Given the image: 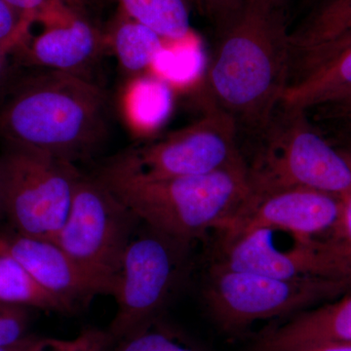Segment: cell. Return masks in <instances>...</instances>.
Here are the masks:
<instances>
[{
  "label": "cell",
  "mask_w": 351,
  "mask_h": 351,
  "mask_svg": "<svg viewBox=\"0 0 351 351\" xmlns=\"http://www.w3.org/2000/svg\"><path fill=\"white\" fill-rule=\"evenodd\" d=\"M348 292L345 283L332 279L277 278L228 269L216 261L208 271L204 301L217 325L234 335L258 321L301 313Z\"/></svg>",
  "instance_id": "5b68a950"
},
{
  "label": "cell",
  "mask_w": 351,
  "mask_h": 351,
  "mask_svg": "<svg viewBox=\"0 0 351 351\" xmlns=\"http://www.w3.org/2000/svg\"><path fill=\"white\" fill-rule=\"evenodd\" d=\"M96 177L141 221L189 244L212 230L228 232L252 195L248 168L145 179L104 166Z\"/></svg>",
  "instance_id": "3957f363"
},
{
  "label": "cell",
  "mask_w": 351,
  "mask_h": 351,
  "mask_svg": "<svg viewBox=\"0 0 351 351\" xmlns=\"http://www.w3.org/2000/svg\"><path fill=\"white\" fill-rule=\"evenodd\" d=\"M341 199L308 189H284L254 193L234 225L223 233L230 239L257 228L282 230L297 241L322 239L336 228Z\"/></svg>",
  "instance_id": "30bf717a"
},
{
  "label": "cell",
  "mask_w": 351,
  "mask_h": 351,
  "mask_svg": "<svg viewBox=\"0 0 351 351\" xmlns=\"http://www.w3.org/2000/svg\"><path fill=\"white\" fill-rule=\"evenodd\" d=\"M314 262L351 255V191L341 198L338 223L328 237L307 242Z\"/></svg>",
  "instance_id": "7402d4cb"
},
{
  "label": "cell",
  "mask_w": 351,
  "mask_h": 351,
  "mask_svg": "<svg viewBox=\"0 0 351 351\" xmlns=\"http://www.w3.org/2000/svg\"><path fill=\"white\" fill-rule=\"evenodd\" d=\"M338 343H351V291L267 330L251 351H304Z\"/></svg>",
  "instance_id": "5bb4252c"
},
{
  "label": "cell",
  "mask_w": 351,
  "mask_h": 351,
  "mask_svg": "<svg viewBox=\"0 0 351 351\" xmlns=\"http://www.w3.org/2000/svg\"><path fill=\"white\" fill-rule=\"evenodd\" d=\"M350 29L351 0H327L302 29L290 36L291 50L301 54Z\"/></svg>",
  "instance_id": "d6986e66"
},
{
  "label": "cell",
  "mask_w": 351,
  "mask_h": 351,
  "mask_svg": "<svg viewBox=\"0 0 351 351\" xmlns=\"http://www.w3.org/2000/svg\"><path fill=\"white\" fill-rule=\"evenodd\" d=\"M274 233L269 228H257L223 239V254L217 262L228 269L277 278L311 276L297 247L281 250L274 241Z\"/></svg>",
  "instance_id": "9a60e30c"
},
{
  "label": "cell",
  "mask_w": 351,
  "mask_h": 351,
  "mask_svg": "<svg viewBox=\"0 0 351 351\" xmlns=\"http://www.w3.org/2000/svg\"><path fill=\"white\" fill-rule=\"evenodd\" d=\"M9 51L0 47V91L6 86L10 77V64H9Z\"/></svg>",
  "instance_id": "f546056e"
},
{
  "label": "cell",
  "mask_w": 351,
  "mask_h": 351,
  "mask_svg": "<svg viewBox=\"0 0 351 351\" xmlns=\"http://www.w3.org/2000/svg\"><path fill=\"white\" fill-rule=\"evenodd\" d=\"M269 1L270 3H271V5L274 7V8H276L277 10L282 12V8L288 0H269Z\"/></svg>",
  "instance_id": "836d02e7"
},
{
  "label": "cell",
  "mask_w": 351,
  "mask_h": 351,
  "mask_svg": "<svg viewBox=\"0 0 351 351\" xmlns=\"http://www.w3.org/2000/svg\"><path fill=\"white\" fill-rule=\"evenodd\" d=\"M343 149V151L345 152L348 156L351 157V138L350 142H348V145H346V147H343V149Z\"/></svg>",
  "instance_id": "e575fe53"
},
{
  "label": "cell",
  "mask_w": 351,
  "mask_h": 351,
  "mask_svg": "<svg viewBox=\"0 0 351 351\" xmlns=\"http://www.w3.org/2000/svg\"><path fill=\"white\" fill-rule=\"evenodd\" d=\"M107 92L76 73L48 71L25 80L0 107V137L75 164L94 156L108 132Z\"/></svg>",
  "instance_id": "7a4b0ae2"
},
{
  "label": "cell",
  "mask_w": 351,
  "mask_h": 351,
  "mask_svg": "<svg viewBox=\"0 0 351 351\" xmlns=\"http://www.w3.org/2000/svg\"><path fill=\"white\" fill-rule=\"evenodd\" d=\"M0 250L15 258L32 278L73 313L87 306L100 288L54 240L27 237L16 232L0 233Z\"/></svg>",
  "instance_id": "8fae6325"
},
{
  "label": "cell",
  "mask_w": 351,
  "mask_h": 351,
  "mask_svg": "<svg viewBox=\"0 0 351 351\" xmlns=\"http://www.w3.org/2000/svg\"><path fill=\"white\" fill-rule=\"evenodd\" d=\"M189 245L141 221L113 286L117 308L107 330L112 343L158 319L186 269Z\"/></svg>",
  "instance_id": "9c48e42d"
},
{
  "label": "cell",
  "mask_w": 351,
  "mask_h": 351,
  "mask_svg": "<svg viewBox=\"0 0 351 351\" xmlns=\"http://www.w3.org/2000/svg\"><path fill=\"white\" fill-rule=\"evenodd\" d=\"M114 351H200L158 319L117 341Z\"/></svg>",
  "instance_id": "44dd1931"
},
{
  "label": "cell",
  "mask_w": 351,
  "mask_h": 351,
  "mask_svg": "<svg viewBox=\"0 0 351 351\" xmlns=\"http://www.w3.org/2000/svg\"><path fill=\"white\" fill-rule=\"evenodd\" d=\"M27 307L0 302V346L15 345L27 338Z\"/></svg>",
  "instance_id": "484cf974"
},
{
  "label": "cell",
  "mask_w": 351,
  "mask_h": 351,
  "mask_svg": "<svg viewBox=\"0 0 351 351\" xmlns=\"http://www.w3.org/2000/svg\"><path fill=\"white\" fill-rule=\"evenodd\" d=\"M112 343L108 331L87 328L73 339H34L27 351H106Z\"/></svg>",
  "instance_id": "603a6c76"
},
{
  "label": "cell",
  "mask_w": 351,
  "mask_h": 351,
  "mask_svg": "<svg viewBox=\"0 0 351 351\" xmlns=\"http://www.w3.org/2000/svg\"><path fill=\"white\" fill-rule=\"evenodd\" d=\"M351 88V29L291 58L281 108L307 110Z\"/></svg>",
  "instance_id": "7c38bea8"
},
{
  "label": "cell",
  "mask_w": 351,
  "mask_h": 351,
  "mask_svg": "<svg viewBox=\"0 0 351 351\" xmlns=\"http://www.w3.org/2000/svg\"><path fill=\"white\" fill-rule=\"evenodd\" d=\"M105 39L77 12L44 25L36 38H27L16 50L25 61L49 71L82 75L101 53Z\"/></svg>",
  "instance_id": "4fadbf2b"
},
{
  "label": "cell",
  "mask_w": 351,
  "mask_h": 351,
  "mask_svg": "<svg viewBox=\"0 0 351 351\" xmlns=\"http://www.w3.org/2000/svg\"><path fill=\"white\" fill-rule=\"evenodd\" d=\"M346 121L350 122V123L351 124V117H350V119H348V120H346Z\"/></svg>",
  "instance_id": "74e56055"
},
{
  "label": "cell",
  "mask_w": 351,
  "mask_h": 351,
  "mask_svg": "<svg viewBox=\"0 0 351 351\" xmlns=\"http://www.w3.org/2000/svg\"><path fill=\"white\" fill-rule=\"evenodd\" d=\"M281 108V107H280ZM283 110L265 131L249 178L254 193L308 189L343 198L351 191V157L313 128L306 110Z\"/></svg>",
  "instance_id": "277c9868"
},
{
  "label": "cell",
  "mask_w": 351,
  "mask_h": 351,
  "mask_svg": "<svg viewBox=\"0 0 351 351\" xmlns=\"http://www.w3.org/2000/svg\"><path fill=\"white\" fill-rule=\"evenodd\" d=\"M16 12L32 24L50 22L68 12L71 7L63 0H4Z\"/></svg>",
  "instance_id": "d4e9b609"
},
{
  "label": "cell",
  "mask_w": 351,
  "mask_h": 351,
  "mask_svg": "<svg viewBox=\"0 0 351 351\" xmlns=\"http://www.w3.org/2000/svg\"><path fill=\"white\" fill-rule=\"evenodd\" d=\"M80 174L75 164L7 145L0 156L2 214L14 232L55 240L68 219Z\"/></svg>",
  "instance_id": "8992f818"
},
{
  "label": "cell",
  "mask_w": 351,
  "mask_h": 351,
  "mask_svg": "<svg viewBox=\"0 0 351 351\" xmlns=\"http://www.w3.org/2000/svg\"><path fill=\"white\" fill-rule=\"evenodd\" d=\"M34 338H25L12 346H0V351H27L31 348Z\"/></svg>",
  "instance_id": "1f68e13d"
},
{
  "label": "cell",
  "mask_w": 351,
  "mask_h": 351,
  "mask_svg": "<svg viewBox=\"0 0 351 351\" xmlns=\"http://www.w3.org/2000/svg\"><path fill=\"white\" fill-rule=\"evenodd\" d=\"M32 23L0 0V47L13 53L29 36Z\"/></svg>",
  "instance_id": "cb8c5ba5"
},
{
  "label": "cell",
  "mask_w": 351,
  "mask_h": 351,
  "mask_svg": "<svg viewBox=\"0 0 351 351\" xmlns=\"http://www.w3.org/2000/svg\"><path fill=\"white\" fill-rule=\"evenodd\" d=\"M317 108H321L328 117L346 121L351 117V88L337 95Z\"/></svg>",
  "instance_id": "83f0119b"
},
{
  "label": "cell",
  "mask_w": 351,
  "mask_h": 351,
  "mask_svg": "<svg viewBox=\"0 0 351 351\" xmlns=\"http://www.w3.org/2000/svg\"><path fill=\"white\" fill-rule=\"evenodd\" d=\"M108 39L122 68L135 75L152 68L167 43L125 15L114 25Z\"/></svg>",
  "instance_id": "2e32d148"
},
{
  "label": "cell",
  "mask_w": 351,
  "mask_h": 351,
  "mask_svg": "<svg viewBox=\"0 0 351 351\" xmlns=\"http://www.w3.org/2000/svg\"><path fill=\"white\" fill-rule=\"evenodd\" d=\"M131 121L145 130L160 125L170 113L172 95L169 87L158 78H138L131 84L126 97Z\"/></svg>",
  "instance_id": "ffe728a7"
},
{
  "label": "cell",
  "mask_w": 351,
  "mask_h": 351,
  "mask_svg": "<svg viewBox=\"0 0 351 351\" xmlns=\"http://www.w3.org/2000/svg\"><path fill=\"white\" fill-rule=\"evenodd\" d=\"M304 351H351V343H327Z\"/></svg>",
  "instance_id": "4dcf8cb0"
},
{
  "label": "cell",
  "mask_w": 351,
  "mask_h": 351,
  "mask_svg": "<svg viewBox=\"0 0 351 351\" xmlns=\"http://www.w3.org/2000/svg\"><path fill=\"white\" fill-rule=\"evenodd\" d=\"M0 302L69 313L59 300L46 292L15 258L3 250H0Z\"/></svg>",
  "instance_id": "ac0fdd59"
},
{
  "label": "cell",
  "mask_w": 351,
  "mask_h": 351,
  "mask_svg": "<svg viewBox=\"0 0 351 351\" xmlns=\"http://www.w3.org/2000/svg\"><path fill=\"white\" fill-rule=\"evenodd\" d=\"M316 0H306V3H313Z\"/></svg>",
  "instance_id": "8d00e7d4"
},
{
  "label": "cell",
  "mask_w": 351,
  "mask_h": 351,
  "mask_svg": "<svg viewBox=\"0 0 351 351\" xmlns=\"http://www.w3.org/2000/svg\"><path fill=\"white\" fill-rule=\"evenodd\" d=\"M140 223L96 176L80 174L68 219L54 241L103 295H112L124 252Z\"/></svg>",
  "instance_id": "52a82bcc"
},
{
  "label": "cell",
  "mask_w": 351,
  "mask_h": 351,
  "mask_svg": "<svg viewBox=\"0 0 351 351\" xmlns=\"http://www.w3.org/2000/svg\"><path fill=\"white\" fill-rule=\"evenodd\" d=\"M320 269L323 277L341 281L351 291V255L322 261Z\"/></svg>",
  "instance_id": "4316f807"
},
{
  "label": "cell",
  "mask_w": 351,
  "mask_h": 351,
  "mask_svg": "<svg viewBox=\"0 0 351 351\" xmlns=\"http://www.w3.org/2000/svg\"><path fill=\"white\" fill-rule=\"evenodd\" d=\"M239 125L225 110L207 104L201 119L160 140L132 147L108 168L145 179L191 177L248 168L237 145Z\"/></svg>",
  "instance_id": "ba28073f"
},
{
  "label": "cell",
  "mask_w": 351,
  "mask_h": 351,
  "mask_svg": "<svg viewBox=\"0 0 351 351\" xmlns=\"http://www.w3.org/2000/svg\"><path fill=\"white\" fill-rule=\"evenodd\" d=\"M1 186H0V216H2Z\"/></svg>",
  "instance_id": "d590c367"
},
{
  "label": "cell",
  "mask_w": 351,
  "mask_h": 351,
  "mask_svg": "<svg viewBox=\"0 0 351 351\" xmlns=\"http://www.w3.org/2000/svg\"><path fill=\"white\" fill-rule=\"evenodd\" d=\"M63 1L66 5H69L71 8H73V10H75L76 12L80 11V7L82 6L83 3V0H63Z\"/></svg>",
  "instance_id": "d6a6232c"
},
{
  "label": "cell",
  "mask_w": 351,
  "mask_h": 351,
  "mask_svg": "<svg viewBox=\"0 0 351 351\" xmlns=\"http://www.w3.org/2000/svg\"><path fill=\"white\" fill-rule=\"evenodd\" d=\"M208 71L210 101L237 125L265 133L281 107L291 68L290 36L269 0H242Z\"/></svg>",
  "instance_id": "6da1fadb"
},
{
  "label": "cell",
  "mask_w": 351,
  "mask_h": 351,
  "mask_svg": "<svg viewBox=\"0 0 351 351\" xmlns=\"http://www.w3.org/2000/svg\"><path fill=\"white\" fill-rule=\"evenodd\" d=\"M124 15L158 34L167 43L184 40L191 34L186 0H117Z\"/></svg>",
  "instance_id": "e0dca14e"
},
{
  "label": "cell",
  "mask_w": 351,
  "mask_h": 351,
  "mask_svg": "<svg viewBox=\"0 0 351 351\" xmlns=\"http://www.w3.org/2000/svg\"><path fill=\"white\" fill-rule=\"evenodd\" d=\"M208 12L221 23L228 24L241 5L242 0H201Z\"/></svg>",
  "instance_id": "f1b7e54d"
}]
</instances>
